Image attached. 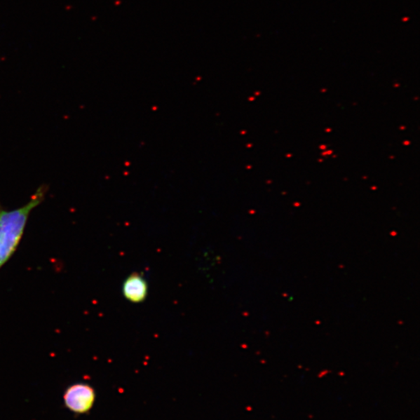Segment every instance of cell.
<instances>
[{"label": "cell", "mask_w": 420, "mask_h": 420, "mask_svg": "<svg viewBox=\"0 0 420 420\" xmlns=\"http://www.w3.org/2000/svg\"><path fill=\"white\" fill-rule=\"evenodd\" d=\"M48 187L42 184L21 208L7 210L0 204V269L11 258L20 243L32 211L45 201Z\"/></svg>", "instance_id": "1"}, {"label": "cell", "mask_w": 420, "mask_h": 420, "mask_svg": "<svg viewBox=\"0 0 420 420\" xmlns=\"http://www.w3.org/2000/svg\"><path fill=\"white\" fill-rule=\"evenodd\" d=\"M97 395L93 387L87 383L71 384L63 394L66 408L76 415H86L93 409Z\"/></svg>", "instance_id": "2"}, {"label": "cell", "mask_w": 420, "mask_h": 420, "mask_svg": "<svg viewBox=\"0 0 420 420\" xmlns=\"http://www.w3.org/2000/svg\"><path fill=\"white\" fill-rule=\"evenodd\" d=\"M123 294L132 303L144 302L148 294V285L144 276L137 273L128 276L123 285Z\"/></svg>", "instance_id": "3"}]
</instances>
